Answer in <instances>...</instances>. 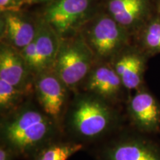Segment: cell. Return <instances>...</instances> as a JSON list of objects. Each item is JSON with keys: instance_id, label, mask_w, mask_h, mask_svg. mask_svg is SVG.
<instances>
[{"instance_id": "cell-3", "label": "cell", "mask_w": 160, "mask_h": 160, "mask_svg": "<svg viewBox=\"0 0 160 160\" xmlns=\"http://www.w3.org/2000/svg\"><path fill=\"white\" fill-rule=\"evenodd\" d=\"M96 59L81 33L61 38L53 70L72 93L81 90Z\"/></svg>"}, {"instance_id": "cell-8", "label": "cell", "mask_w": 160, "mask_h": 160, "mask_svg": "<svg viewBox=\"0 0 160 160\" xmlns=\"http://www.w3.org/2000/svg\"><path fill=\"white\" fill-rule=\"evenodd\" d=\"M80 91L93 93L119 107L128 100V91L121 79L111 64L106 62H96Z\"/></svg>"}, {"instance_id": "cell-5", "label": "cell", "mask_w": 160, "mask_h": 160, "mask_svg": "<svg viewBox=\"0 0 160 160\" xmlns=\"http://www.w3.org/2000/svg\"><path fill=\"white\" fill-rule=\"evenodd\" d=\"M94 152L96 160H160V148L143 136L122 130Z\"/></svg>"}, {"instance_id": "cell-13", "label": "cell", "mask_w": 160, "mask_h": 160, "mask_svg": "<svg viewBox=\"0 0 160 160\" xmlns=\"http://www.w3.org/2000/svg\"><path fill=\"white\" fill-rule=\"evenodd\" d=\"M37 22L15 11L4 12L1 19V42L22 51L34 39Z\"/></svg>"}, {"instance_id": "cell-19", "label": "cell", "mask_w": 160, "mask_h": 160, "mask_svg": "<svg viewBox=\"0 0 160 160\" xmlns=\"http://www.w3.org/2000/svg\"><path fill=\"white\" fill-rule=\"evenodd\" d=\"M16 0H0V7H1V11H5L6 8H8L10 5L13 3Z\"/></svg>"}, {"instance_id": "cell-11", "label": "cell", "mask_w": 160, "mask_h": 160, "mask_svg": "<svg viewBox=\"0 0 160 160\" xmlns=\"http://www.w3.org/2000/svg\"><path fill=\"white\" fill-rule=\"evenodd\" d=\"M148 56L136 45H130L111 62L128 91L143 88Z\"/></svg>"}, {"instance_id": "cell-17", "label": "cell", "mask_w": 160, "mask_h": 160, "mask_svg": "<svg viewBox=\"0 0 160 160\" xmlns=\"http://www.w3.org/2000/svg\"><path fill=\"white\" fill-rule=\"evenodd\" d=\"M33 96L28 95L14 86L0 79V113L8 114L19 108L26 99Z\"/></svg>"}, {"instance_id": "cell-18", "label": "cell", "mask_w": 160, "mask_h": 160, "mask_svg": "<svg viewBox=\"0 0 160 160\" xmlns=\"http://www.w3.org/2000/svg\"><path fill=\"white\" fill-rule=\"evenodd\" d=\"M17 154L11 148L5 144L0 142V160H16Z\"/></svg>"}, {"instance_id": "cell-6", "label": "cell", "mask_w": 160, "mask_h": 160, "mask_svg": "<svg viewBox=\"0 0 160 160\" xmlns=\"http://www.w3.org/2000/svg\"><path fill=\"white\" fill-rule=\"evenodd\" d=\"M33 85V97L38 105L62 131L64 116L73 93L53 69L36 74Z\"/></svg>"}, {"instance_id": "cell-4", "label": "cell", "mask_w": 160, "mask_h": 160, "mask_svg": "<svg viewBox=\"0 0 160 160\" xmlns=\"http://www.w3.org/2000/svg\"><path fill=\"white\" fill-rule=\"evenodd\" d=\"M79 33L97 62H111L126 47L131 45V34L111 15L99 16L83 25Z\"/></svg>"}, {"instance_id": "cell-1", "label": "cell", "mask_w": 160, "mask_h": 160, "mask_svg": "<svg viewBox=\"0 0 160 160\" xmlns=\"http://www.w3.org/2000/svg\"><path fill=\"white\" fill-rule=\"evenodd\" d=\"M124 117L116 106L85 91L73 93L62 122L63 136L83 144L110 138L122 130Z\"/></svg>"}, {"instance_id": "cell-12", "label": "cell", "mask_w": 160, "mask_h": 160, "mask_svg": "<svg viewBox=\"0 0 160 160\" xmlns=\"http://www.w3.org/2000/svg\"><path fill=\"white\" fill-rule=\"evenodd\" d=\"M151 0H109L110 15L134 36L153 17Z\"/></svg>"}, {"instance_id": "cell-7", "label": "cell", "mask_w": 160, "mask_h": 160, "mask_svg": "<svg viewBox=\"0 0 160 160\" xmlns=\"http://www.w3.org/2000/svg\"><path fill=\"white\" fill-rule=\"evenodd\" d=\"M91 0H55L46 10L44 20L61 38L79 33L85 25Z\"/></svg>"}, {"instance_id": "cell-14", "label": "cell", "mask_w": 160, "mask_h": 160, "mask_svg": "<svg viewBox=\"0 0 160 160\" xmlns=\"http://www.w3.org/2000/svg\"><path fill=\"white\" fill-rule=\"evenodd\" d=\"M61 37L44 19L37 22V30L33 39L36 50L34 75L53 69L59 49Z\"/></svg>"}, {"instance_id": "cell-15", "label": "cell", "mask_w": 160, "mask_h": 160, "mask_svg": "<svg viewBox=\"0 0 160 160\" xmlns=\"http://www.w3.org/2000/svg\"><path fill=\"white\" fill-rule=\"evenodd\" d=\"M137 44L148 57L160 53V17H153L134 35Z\"/></svg>"}, {"instance_id": "cell-20", "label": "cell", "mask_w": 160, "mask_h": 160, "mask_svg": "<svg viewBox=\"0 0 160 160\" xmlns=\"http://www.w3.org/2000/svg\"><path fill=\"white\" fill-rule=\"evenodd\" d=\"M157 16H159L160 17V0H157Z\"/></svg>"}, {"instance_id": "cell-10", "label": "cell", "mask_w": 160, "mask_h": 160, "mask_svg": "<svg viewBox=\"0 0 160 160\" xmlns=\"http://www.w3.org/2000/svg\"><path fill=\"white\" fill-rule=\"evenodd\" d=\"M35 75L19 51L1 42L0 79L5 80L27 94L33 96Z\"/></svg>"}, {"instance_id": "cell-21", "label": "cell", "mask_w": 160, "mask_h": 160, "mask_svg": "<svg viewBox=\"0 0 160 160\" xmlns=\"http://www.w3.org/2000/svg\"><path fill=\"white\" fill-rule=\"evenodd\" d=\"M31 2H39V1H44V0H30Z\"/></svg>"}, {"instance_id": "cell-9", "label": "cell", "mask_w": 160, "mask_h": 160, "mask_svg": "<svg viewBox=\"0 0 160 160\" xmlns=\"http://www.w3.org/2000/svg\"><path fill=\"white\" fill-rule=\"evenodd\" d=\"M126 111L130 122L139 133L160 131V103L144 87L128 99Z\"/></svg>"}, {"instance_id": "cell-2", "label": "cell", "mask_w": 160, "mask_h": 160, "mask_svg": "<svg viewBox=\"0 0 160 160\" xmlns=\"http://www.w3.org/2000/svg\"><path fill=\"white\" fill-rule=\"evenodd\" d=\"M62 137L59 125L33 96L13 111L1 116L0 142L11 148L18 159L30 160L39 150Z\"/></svg>"}, {"instance_id": "cell-16", "label": "cell", "mask_w": 160, "mask_h": 160, "mask_svg": "<svg viewBox=\"0 0 160 160\" xmlns=\"http://www.w3.org/2000/svg\"><path fill=\"white\" fill-rule=\"evenodd\" d=\"M85 147L69 139H57L39 150L30 160H68Z\"/></svg>"}]
</instances>
